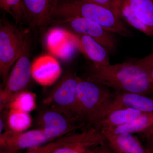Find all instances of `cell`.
Returning <instances> with one entry per match:
<instances>
[{
  "instance_id": "18",
  "label": "cell",
  "mask_w": 153,
  "mask_h": 153,
  "mask_svg": "<svg viewBox=\"0 0 153 153\" xmlns=\"http://www.w3.org/2000/svg\"><path fill=\"white\" fill-rule=\"evenodd\" d=\"M153 123V112L145 113L122 125L102 131L104 134L114 135L128 133L139 134L144 131Z\"/></svg>"
},
{
  "instance_id": "2",
  "label": "cell",
  "mask_w": 153,
  "mask_h": 153,
  "mask_svg": "<svg viewBox=\"0 0 153 153\" xmlns=\"http://www.w3.org/2000/svg\"><path fill=\"white\" fill-rule=\"evenodd\" d=\"M71 17L87 19L123 37L132 35L122 18L108 8L82 0H60L52 20Z\"/></svg>"
},
{
  "instance_id": "26",
  "label": "cell",
  "mask_w": 153,
  "mask_h": 153,
  "mask_svg": "<svg viewBox=\"0 0 153 153\" xmlns=\"http://www.w3.org/2000/svg\"><path fill=\"white\" fill-rule=\"evenodd\" d=\"M138 135L145 140L146 146L153 151V123L144 131L138 134Z\"/></svg>"
},
{
  "instance_id": "8",
  "label": "cell",
  "mask_w": 153,
  "mask_h": 153,
  "mask_svg": "<svg viewBox=\"0 0 153 153\" xmlns=\"http://www.w3.org/2000/svg\"><path fill=\"white\" fill-rule=\"evenodd\" d=\"M47 108L39 114L38 123L49 141L87 126L63 113Z\"/></svg>"
},
{
  "instance_id": "13",
  "label": "cell",
  "mask_w": 153,
  "mask_h": 153,
  "mask_svg": "<svg viewBox=\"0 0 153 153\" xmlns=\"http://www.w3.org/2000/svg\"><path fill=\"white\" fill-rule=\"evenodd\" d=\"M46 46L50 53L62 60H69L77 47L72 34L60 27L52 28L47 33Z\"/></svg>"
},
{
  "instance_id": "12",
  "label": "cell",
  "mask_w": 153,
  "mask_h": 153,
  "mask_svg": "<svg viewBox=\"0 0 153 153\" xmlns=\"http://www.w3.org/2000/svg\"><path fill=\"white\" fill-rule=\"evenodd\" d=\"M60 0H23L27 25L35 29L46 26L52 21Z\"/></svg>"
},
{
  "instance_id": "6",
  "label": "cell",
  "mask_w": 153,
  "mask_h": 153,
  "mask_svg": "<svg viewBox=\"0 0 153 153\" xmlns=\"http://www.w3.org/2000/svg\"><path fill=\"white\" fill-rule=\"evenodd\" d=\"M78 77L73 72L67 73L44 99L43 103L47 107L81 122L77 115L76 91Z\"/></svg>"
},
{
  "instance_id": "17",
  "label": "cell",
  "mask_w": 153,
  "mask_h": 153,
  "mask_svg": "<svg viewBox=\"0 0 153 153\" xmlns=\"http://www.w3.org/2000/svg\"><path fill=\"white\" fill-rule=\"evenodd\" d=\"M143 113L130 108L114 110L100 119L92 126L102 131L127 123Z\"/></svg>"
},
{
  "instance_id": "1",
  "label": "cell",
  "mask_w": 153,
  "mask_h": 153,
  "mask_svg": "<svg viewBox=\"0 0 153 153\" xmlns=\"http://www.w3.org/2000/svg\"><path fill=\"white\" fill-rule=\"evenodd\" d=\"M87 77L116 91L147 96L153 94L148 69L147 55L105 66L92 63Z\"/></svg>"
},
{
  "instance_id": "11",
  "label": "cell",
  "mask_w": 153,
  "mask_h": 153,
  "mask_svg": "<svg viewBox=\"0 0 153 153\" xmlns=\"http://www.w3.org/2000/svg\"><path fill=\"white\" fill-rule=\"evenodd\" d=\"M49 141L41 129L19 132L11 130L0 134V146L2 150L18 152L43 145Z\"/></svg>"
},
{
  "instance_id": "3",
  "label": "cell",
  "mask_w": 153,
  "mask_h": 153,
  "mask_svg": "<svg viewBox=\"0 0 153 153\" xmlns=\"http://www.w3.org/2000/svg\"><path fill=\"white\" fill-rule=\"evenodd\" d=\"M111 92L108 88L88 77L79 76L76 96L79 120L87 126L93 125Z\"/></svg>"
},
{
  "instance_id": "9",
  "label": "cell",
  "mask_w": 153,
  "mask_h": 153,
  "mask_svg": "<svg viewBox=\"0 0 153 153\" xmlns=\"http://www.w3.org/2000/svg\"><path fill=\"white\" fill-rule=\"evenodd\" d=\"M106 141L101 131L88 126L80 132L71 133L64 136L63 143L51 153H91Z\"/></svg>"
},
{
  "instance_id": "23",
  "label": "cell",
  "mask_w": 153,
  "mask_h": 153,
  "mask_svg": "<svg viewBox=\"0 0 153 153\" xmlns=\"http://www.w3.org/2000/svg\"><path fill=\"white\" fill-rule=\"evenodd\" d=\"M0 7L10 14L17 23L27 24L23 0H0Z\"/></svg>"
},
{
  "instance_id": "22",
  "label": "cell",
  "mask_w": 153,
  "mask_h": 153,
  "mask_svg": "<svg viewBox=\"0 0 153 153\" xmlns=\"http://www.w3.org/2000/svg\"><path fill=\"white\" fill-rule=\"evenodd\" d=\"M121 18L124 21L145 35L153 37L151 30L136 16L132 9L128 0H123L119 7Z\"/></svg>"
},
{
  "instance_id": "28",
  "label": "cell",
  "mask_w": 153,
  "mask_h": 153,
  "mask_svg": "<svg viewBox=\"0 0 153 153\" xmlns=\"http://www.w3.org/2000/svg\"><path fill=\"white\" fill-rule=\"evenodd\" d=\"M148 69L151 82L153 86V52L148 55Z\"/></svg>"
},
{
  "instance_id": "5",
  "label": "cell",
  "mask_w": 153,
  "mask_h": 153,
  "mask_svg": "<svg viewBox=\"0 0 153 153\" xmlns=\"http://www.w3.org/2000/svg\"><path fill=\"white\" fill-rule=\"evenodd\" d=\"M30 40L28 34L21 55L9 74L4 88L0 92V111L7 109L12 97L25 91L32 77Z\"/></svg>"
},
{
  "instance_id": "27",
  "label": "cell",
  "mask_w": 153,
  "mask_h": 153,
  "mask_svg": "<svg viewBox=\"0 0 153 153\" xmlns=\"http://www.w3.org/2000/svg\"><path fill=\"white\" fill-rule=\"evenodd\" d=\"M91 153H114L110 148L109 145L106 142L97 147L95 148Z\"/></svg>"
},
{
  "instance_id": "29",
  "label": "cell",
  "mask_w": 153,
  "mask_h": 153,
  "mask_svg": "<svg viewBox=\"0 0 153 153\" xmlns=\"http://www.w3.org/2000/svg\"><path fill=\"white\" fill-rule=\"evenodd\" d=\"M0 153H17V152L11 151L2 150Z\"/></svg>"
},
{
  "instance_id": "30",
  "label": "cell",
  "mask_w": 153,
  "mask_h": 153,
  "mask_svg": "<svg viewBox=\"0 0 153 153\" xmlns=\"http://www.w3.org/2000/svg\"><path fill=\"white\" fill-rule=\"evenodd\" d=\"M115 1L116 3H117L118 6L119 7L120 6L121 3L123 0H115Z\"/></svg>"
},
{
  "instance_id": "25",
  "label": "cell",
  "mask_w": 153,
  "mask_h": 153,
  "mask_svg": "<svg viewBox=\"0 0 153 153\" xmlns=\"http://www.w3.org/2000/svg\"><path fill=\"white\" fill-rule=\"evenodd\" d=\"M82 1L104 6L112 10L117 15L120 17L119 7L115 0H82Z\"/></svg>"
},
{
  "instance_id": "10",
  "label": "cell",
  "mask_w": 153,
  "mask_h": 153,
  "mask_svg": "<svg viewBox=\"0 0 153 153\" xmlns=\"http://www.w3.org/2000/svg\"><path fill=\"white\" fill-rule=\"evenodd\" d=\"M122 108H130L143 113L153 112V98L140 94L114 91L111 92L93 125L108 113Z\"/></svg>"
},
{
  "instance_id": "16",
  "label": "cell",
  "mask_w": 153,
  "mask_h": 153,
  "mask_svg": "<svg viewBox=\"0 0 153 153\" xmlns=\"http://www.w3.org/2000/svg\"><path fill=\"white\" fill-rule=\"evenodd\" d=\"M104 135L114 153H152L151 150L144 146L134 134L124 133Z\"/></svg>"
},
{
  "instance_id": "14",
  "label": "cell",
  "mask_w": 153,
  "mask_h": 153,
  "mask_svg": "<svg viewBox=\"0 0 153 153\" xmlns=\"http://www.w3.org/2000/svg\"><path fill=\"white\" fill-rule=\"evenodd\" d=\"M61 72L60 63L51 55H43L32 63V78L43 86L54 84L60 78Z\"/></svg>"
},
{
  "instance_id": "19",
  "label": "cell",
  "mask_w": 153,
  "mask_h": 153,
  "mask_svg": "<svg viewBox=\"0 0 153 153\" xmlns=\"http://www.w3.org/2000/svg\"><path fill=\"white\" fill-rule=\"evenodd\" d=\"M136 16L153 34V0H128Z\"/></svg>"
},
{
  "instance_id": "20",
  "label": "cell",
  "mask_w": 153,
  "mask_h": 153,
  "mask_svg": "<svg viewBox=\"0 0 153 153\" xmlns=\"http://www.w3.org/2000/svg\"><path fill=\"white\" fill-rule=\"evenodd\" d=\"M36 95L27 91H23L14 96L9 102L7 109H14L30 113L36 109Z\"/></svg>"
},
{
  "instance_id": "4",
  "label": "cell",
  "mask_w": 153,
  "mask_h": 153,
  "mask_svg": "<svg viewBox=\"0 0 153 153\" xmlns=\"http://www.w3.org/2000/svg\"><path fill=\"white\" fill-rule=\"evenodd\" d=\"M29 32L5 19L0 22V73L5 84L12 66L21 55Z\"/></svg>"
},
{
  "instance_id": "31",
  "label": "cell",
  "mask_w": 153,
  "mask_h": 153,
  "mask_svg": "<svg viewBox=\"0 0 153 153\" xmlns=\"http://www.w3.org/2000/svg\"><path fill=\"white\" fill-rule=\"evenodd\" d=\"M151 152H152V153H153V151L151 150Z\"/></svg>"
},
{
  "instance_id": "21",
  "label": "cell",
  "mask_w": 153,
  "mask_h": 153,
  "mask_svg": "<svg viewBox=\"0 0 153 153\" xmlns=\"http://www.w3.org/2000/svg\"><path fill=\"white\" fill-rule=\"evenodd\" d=\"M33 123L29 113L17 110L9 109L7 116L8 130L22 132L27 131Z\"/></svg>"
},
{
  "instance_id": "15",
  "label": "cell",
  "mask_w": 153,
  "mask_h": 153,
  "mask_svg": "<svg viewBox=\"0 0 153 153\" xmlns=\"http://www.w3.org/2000/svg\"><path fill=\"white\" fill-rule=\"evenodd\" d=\"M71 33L77 47L92 64L100 66L110 64V54L104 46L89 36Z\"/></svg>"
},
{
  "instance_id": "7",
  "label": "cell",
  "mask_w": 153,
  "mask_h": 153,
  "mask_svg": "<svg viewBox=\"0 0 153 153\" xmlns=\"http://www.w3.org/2000/svg\"><path fill=\"white\" fill-rule=\"evenodd\" d=\"M53 20L59 27L71 33L85 35L93 38L104 46L110 54H114L116 51L117 43L114 34L94 22L78 17Z\"/></svg>"
},
{
  "instance_id": "24",
  "label": "cell",
  "mask_w": 153,
  "mask_h": 153,
  "mask_svg": "<svg viewBox=\"0 0 153 153\" xmlns=\"http://www.w3.org/2000/svg\"><path fill=\"white\" fill-rule=\"evenodd\" d=\"M63 138L64 137H63L57 140L47 144L29 149L27 153H51L62 144L64 140Z\"/></svg>"
}]
</instances>
